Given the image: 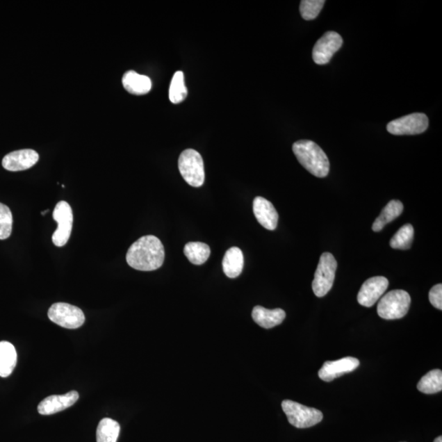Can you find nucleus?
<instances>
[{"label":"nucleus","mask_w":442,"mask_h":442,"mask_svg":"<svg viewBox=\"0 0 442 442\" xmlns=\"http://www.w3.org/2000/svg\"><path fill=\"white\" fill-rule=\"evenodd\" d=\"M165 250L162 242L154 236L138 239L129 248L126 261L132 268L141 271H153L163 265Z\"/></svg>","instance_id":"nucleus-1"},{"label":"nucleus","mask_w":442,"mask_h":442,"mask_svg":"<svg viewBox=\"0 0 442 442\" xmlns=\"http://www.w3.org/2000/svg\"><path fill=\"white\" fill-rule=\"evenodd\" d=\"M293 151L298 162L313 176L325 178L329 173V161L323 149L311 140L294 142Z\"/></svg>","instance_id":"nucleus-2"},{"label":"nucleus","mask_w":442,"mask_h":442,"mask_svg":"<svg viewBox=\"0 0 442 442\" xmlns=\"http://www.w3.org/2000/svg\"><path fill=\"white\" fill-rule=\"evenodd\" d=\"M411 298L404 290H393L381 298L377 305V314L384 320H398L407 316Z\"/></svg>","instance_id":"nucleus-3"},{"label":"nucleus","mask_w":442,"mask_h":442,"mask_svg":"<svg viewBox=\"0 0 442 442\" xmlns=\"http://www.w3.org/2000/svg\"><path fill=\"white\" fill-rule=\"evenodd\" d=\"M179 170L182 177L190 186L199 188L205 181L204 160L199 152L188 149L179 156Z\"/></svg>","instance_id":"nucleus-4"},{"label":"nucleus","mask_w":442,"mask_h":442,"mask_svg":"<svg viewBox=\"0 0 442 442\" xmlns=\"http://www.w3.org/2000/svg\"><path fill=\"white\" fill-rule=\"evenodd\" d=\"M282 408L290 425L295 427H311L323 420V414L319 409L307 407L293 400H284Z\"/></svg>","instance_id":"nucleus-5"},{"label":"nucleus","mask_w":442,"mask_h":442,"mask_svg":"<svg viewBox=\"0 0 442 442\" xmlns=\"http://www.w3.org/2000/svg\"><path fill=\"white\" fill-rule=\"evenodd\" d=\"M337 267L338 262L330 252L322 254L312 283L313 292L316 297H325L333 288Z\"/></svg>","instance_id":"nucleus-6"},{"label":"nucleus","mask_w":442,"mask_h":442,"mask_svg":"<svg viewBox=\"0 0 442 442\" xmlns=\"http://www.w3.org/2000/svg\"><path fill=\"white\" fill-rule=\"evenodd\" d=\"M48 316L54 323L69 329L80 328L85 320L84 313L79 307L63 302L54 304L49 308Z\"/></svg>","instance_id":"nucleus-7"},{"label":"nucleus","mask_w":442,"mask_h":442,"mask_svg":"<svg viewBox=\"0 0 442 442\" xmlns=\"http://www.w3.org/2000/svg\"><path fill=\"white\" fill-rule=\"evenodd\" d=\"M428 118L423 113H413L388 123L386 130L394 136L420 135L427 131Z\"/></svg>","instance_id":"nucleus-8"},{"label":"nucleus","mask_w":442,"mask_h":442,"mask_svg":"<svg viewBox=\"0 0 442 442\" xmlns=\"http://www.w3.org/2000/svg\"><path fill=\"white\" fill-rule=\"evenodd\" d=\"M53 218L58 223V229L52 236L55 246L63 247L70 238L73 224L72 207L65 201L59 202L55 206Z\"/></svg>","instance_id":"nucleus-9"},{"label":"nucleus","mask_w":442,"mask_h":442,"mask_svg":"<svg viewBox=\"0 0 442 442\" xmlns=\"http://www.w3.org/2000/svg\"><path fill=\"white\" fill-rule=\"evenodd\" d=\"M343 40L337 32L328 31L317 41L313 49L312 57L318 65L329 63L334 54L342 47Z\"/></svg>","instance_id":"nucleus-10"},{"label":"nucleus","mask_w":442,"mask_h":442,"mask_svg":"<svg viewBox=\"0 0 442 442\" xmlns=\"http://www.w3.org/2000/svg\"><path fill=\"white\" fill-rule=\"evenodd\" d=\"M388 285V279L383 276H376V277L367 279L358 293V302L366 307L374 306L386 291Z\"/></svg>","instance_id":"nucleus-11"},{"label":"nucleus","mask_w":442,"mask_h":442,"mask_svg":"<svg viewBox=\"0 0 442 442\" xmlns=\"http://www.w3.org/2000/svg\"><path fill=\"white\" fill-rule=\"evenodd\" d=\"M78 399L79 393L76 391H69L64 395H50L39 404L38 412L42 416H51L72 407Z\"/></svg>","instance_id":"nucleus-12"},{"label":"nucleus","mask_w":442,"mask_h":442,"mask_svg":"<svg viewBox=\"0 0 442 442\" xmlns=\"http://www.w3.org/2000/svg\"><path fill=\"white\" fill-rule=\"evenodd\" d=\"M360 366L358 359L345 357L334 361H326L319 371V377L325 382H332L337 377L348 374Z\"/></svg>","instance_id":"nucleus-13"},{"label":"nucleus","mask_w":442,"mask_h":442,"mask_svg":"<svg viewBox=\"0 0 442 442\" xmlns=\"http://www.w3.org/2000/svg\"><path fill=\"white\" fill-rule=\"evenodd\" d=\"M38 161L39 154L35 150L22 149L4 156L2 165L9 172H21L33 167Z\"/></svg>","instance_id":"nucleus-14"},{"label":"nucleus","mask_w":442,"mask_h":442,"mask_svg":"<svg viewBox=\"0 0 442 442\" xmlns=\"http://www.w3.org/2000/svg\"><path fill=\"white\" fill-rule=\"evenodd\" d=\"M253 213L256 218L266 229L275 230L278 225L279 214L275 206L262 197H256L253 201Z\"/></svg>","instance_id":"nucleus-15"},{"label":"nucleus","mask_w":442,"mask_h":442,"mask_svg":"<svg viewBox=\"0 0 442 442\" xmlns=\"http://www.w3.org/2000/svg\"><path fill=\"white\" fill-rule=\"evenodd\" d=\"M252 316L256 323L264 329H272L283 323L286 313L282 309L269 310L261 306L253 308Z\"/></svg>","instance_id":"nucleus-16"},{"label":"nucleus","mask_w":442,"mask_h":442,"mask_svg":"<svg viewBox=\"0 0 442 442\" xmlns=\"http://www.w3.org/2000/svg\"><path fill=\"white\" fill-rule=\"evenodd\" d=\"M122 85L129 93L135 95H146L152 89L150 78L135 71H128L124 74Z\"/></svg>","instance_id":"nucleus-17"},{"label":"nucleus","mask_w":442,"mask_h":442,"mask_svg":"<svg viewBox=\"0 0 442 442\" xmlns=\"http://www.w3.org/2000/svg\"><path fill=\"white\" fill-rule=\"evenodd\" d=\"M244 265L243 254L238 247H233L225 252L222 261L225 275L230 279H236L241 275Z\"/></svg>","instance_id":"nucleus-18"},{"label":"nucleus","mask_w":442,"mask_h":442,"mask_svg":"<svg viewBox=\"0 0 442 442\" xmlns=\"http://www.w3.org/2000/svg\"><path fill=\"white\" fill-rule=\"evenodd\" d=\"M17 361L16 349L10 343L0 342V377L11 375Z\"/></svg>","instance_id":"nucleus-19"},{"label":"nucleus","mask_w":442,"mask_h":442,"mask_svg":"<svg viewBox=\"0 0 442 442\" xmlns=\"http://www.w3.org/2000/svg\"><path fill=\"white\" fill-rule=\"evenodd\" d=\"M404 210V206L402 202L398 200H391L388 202L384 210L382 211L379 218H377L375 223L373 224L372 229L375 232H379L385 227L386 224L391 222L398 216L402 215Z\"/></svg>","instance_id":"nucleus-20"},{"label":"nucleus","mask_w":442,"mask_h":442,"mask_svg":"<svg viewBox=\"0 0 442 442\" xmlns=\"http://www.w3.org/2000/svg\"><path fill=\"white\" fill-rule=\"evenodd\" d=\"M183 253L192 264L201 265L208 260L211 255V249L210 247L206 243L190 242L184 247Z\"/></svg>","instance_id":"nucleus-21"},{"label":"nucleus","mask_w":442,"mask_h":442,"mask_svg":"<svg viewBox=\"0 0 442 442\" xmlns=\"http://www.w3.org/2000/svg\"><path fill=\"white\" fill-rule=\"evenodd\" d=\"M119 423L112 418H103L97 427V442H117L120 434Z\"/></svg>","instance_id":"nucleus-22"},{"label":"nucleus","mask_w":442,"mask_h":442,"mask_svg":"<svg viewBox=\"0 0 442 442\" xmlns=\"http://www.w3.org/2000/svg\"><path fill=\"white\" fill-rule=\"evenodd\" d=\"M417 388L425 394H435L442 390V372L434 370L428 372L418 382Z\"/></svg>","instance_id":"nucleus-23"},{"label":"nucleus","mask_w":442,"mask_h":442,"mask_svg":"<svg viewBox=\"0 0 442 442\" xmlns=\"http://www.w3.org/2000/svg\"><path fill=\"white\" fill-rule=\"evenodd\" d=\"M414 230L411 224L403 225L393 238L391 239L390 246L393 249L408 250L411 247Z\"/></svg>","instance_id":"nucleus-24"},{"label":"nucleus","mask_w":442,"mask_h":442,"mask_svg":"<svg viewBox=\"0 0 442 442\" xmlns=\"http://www.w3.org/2000/svg\"><path fill=\"white\" fill-rule=\"evenodd\" d=\"M188 90L184 84V76L181 71L174 74L169 90V99L174 104H181L186 99Z\"/></svg>","instance_id":"nucleus-25"},{"label":"nucleus","mask_w":442,"mask_h":442,"mask_svg":"<svg viewBox=\"0 0 442 442\" xmlns=\"http://www.w3.org/2000/svg\"><path fill=\"white\" fill-rule=\"evenodd\" d=\"M325 3V0H302L300 4V13L303 19L306 21L316 19Z\"/></svg>","instance_id":"nucleus-26"},{"label":"nucleus","mask_w":442,"mask_h":442,"mask_svg":"<svg viewBox=\"0 0 442 442\" xmlns=\"http://www.w3.org/2000/svg\"><path fill=\"white\" fill-rule=\"evenodd\" d=\"M13 229V215L6 205L0 204V240L10 237Z\"/></svg>","instance_id":"nucleus-27"},{"label":"nucleus","mask_w":442,"mask_h":442,"mask_svg":"<svg viewBox=\"0 0 442 442\" xmlns=\"http://www.w3.org/2000/svg\"><path fill=\"white\" fill-rule=\"evenodd\" d=\"M429 301L436 309L442 310V285H435L429 292Z\"/></svg>","instance_id":"nucleus-28"},{"label":"nucleus","mask_w":442,"mask_h":442,"mask_svg":"<svg viewBox=\"0 0 442 442\" xmlns=\"http://www.w3.org/2000/svg\"><path fill=\"white\" fill-rule=\"evenodd\" d=\"M434 442H442V436H440L439 437H436V439H435Z\"/></svg>","instance_id":"nucleus-29"},{"label":"nucleus","mask_w":442,"mask_h":442,"mask_svg":"<svg viewBox=\"0 0 442 442\" xmlns=\"http://www.w3.org/2000/svg\"><path fill=\"white\" fill-rule=\"evenodd\" d=\"M49 211V210H46L45 211H42V213H41V215H44L46 213H47Z\"/></svg>","instance_id":"nucleus-30"}]
</instances>
